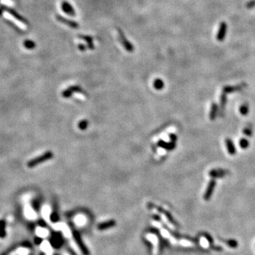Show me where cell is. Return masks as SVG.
<instances>
[{
	"label": "cell",
	"mask_w": 255,
	"mask_h": 255,
	"mask_svg": "<svg viewBox=\"0 0 255 255\" xmlns=\"http://www.w3.org/2000/svg\"><path fill=\"white\" fill-rule=\"evenodd\" d=\"M56 19L58 21H60L62 24L66 25V26H69V27L74 28V29H77V28H79V25L77 22L75 21L71 20V19H68L67 18H65L64 17H62L60 15H57L56 16Z\"/></svg>",
	"instance_id": "5b68a950"
},
{
	"label": "cell",
	"mask_w": 255,
	"mask_h": 255,
	"mask_svg": "<svg viewBox=\"0 0 255 255\" xmlns=\"http://www.w3.org/2000/svg\"><path fill=\"white\" fill-rule=\"evenodd\" d=\"M78 48H79L81 51L84 52V51H86V49L87 48V46L84 45V44H82V43H80V44H79V45H78Z\"/></svg>",
	"instance_id": "e0dca14e"
},
{
	"label": "cell",
	"mask_w": 255,
	"mask_h": 255,
	"mask_svg": "<svg viewBox=\"0 0 255 255\" xmlns=\"http://www.w3.org/2000/svg\"><path fill=\"white\" fill-rule=\"evenodd\" d=\"M116 225V221L114 220H108L107 221V222H101L98 225V229L99 230H104L108 229V228H111L112 227H113V226Z\"/></svg>",
	"instance_id": "30bf717a"
},
{
	"label": "cell",
	"mask_w": 255,
	"mask_h": 255,
	"mask_svg": "<svg viewBox=\"0 0 255 255\" xmlns=\"http://www.w3.org/2000/svg\"><path fill=\"white\" fill-rule=\"evenodd\" d=\"M76 92H78V93H85L80 87L72 86V87H69V88H67V90L64 91V92L62 93V95L65 98H69L72 96V94L73 93H76Z\"/></svg>",
	"instance_id": "ba28073f"
},
{
	"label": "cell",
	"mask_w": 255,
	"mask_h": 255,
	"mask_svg": "<svg viewBox=\"0 0 255 255\" xmlns=\"http://www.w3.org/2000/svg\"><path fill=\"white\" fill-rule=\"evenodd\" d=\"M154 87L157 90H161L164 87L163 82L160 79H156L154 82Z\"/></svg>",
	"instance_id": "4fadbf2b"
},
{
	"label": "cell",
	"mask_w": 255,
	"mask_h": 255,
	"mask_svg": "<svg viewBox=\"0 0 255 255\" xmlns=\"http://www.w3.org/2000/svg\"><path fill=\"white\" fill-rule=\"evenodd\" d=\"M0 8H1L4 11H6L7 12H8V13H9L11 15H12L13 17L15 18V19H17V20H19V21H21V23H23V24L28 25L29 23L28 22L27 19H26L24 17H22V16L20 15L19 13H18L17 12H16L15 10L13 9L9 8V7L4 6V5H1V7H0Z\"/></svg>",
	"instance_id": "3957f363"
},
{
	"label": "cell",
	"mask_w": 255,
	"mask_h": 255,
	"mask_svg": "<svg viewBox=\"0 0 255 255\" xmlns=\"http://www.w3.org/2000/svg\"><path fill=\"white\" fill-rule=\"evenodd\" d=\"M247 9H252L255 7V0H249L246 4Z\"/></svg>",
	"instance_id": "2e32d148"
},
{
	"label": "cell",
	"mask_w": 255,
	"mask_h": 255,
	"mask_svg": "<svg viewBox=\"0 0 255 255\" xmlns=\"http://www.w3.org/2000/svg\"><path fill=\"white\" fill-rule=\"evenodd\" d=\"M73 236H74V240H75L76 243L77 244L78 247H79L80 250H81V252H82V254L84 255H90L89 250L87 249L86 246L85 245V244H84V242L82 241V240L80 235H79V233L76 231L73 232Z\"/></svg>",
	"instance_id": "277c9868"
},
{
	"label": "cell",
	"mask_w": 255,
	"mask_h": 255,
	"mask_svg": "<svg viewBox=\"0 0 255 255\" xmlns=\"http://www.w3.org/2000/svg\"><path fill=\"white\" fill-rule=\"evenodd\" d=\"M6 235V222L3 220H0V238L4 239Z\"/></svg>",
	"instance_id": "8fae6325"
},
{
	"label": "cell",
	"mask_w": 255,
	"mask_h": 255,
	"mask_svg": "<svg viewBox=\"0 0 255 255\" xmlns=\"http://www.w3.org/2000/svg\"><path fill=\"white\" fill-rule=\"evenodd\" d=\"M79 38H81L82 40H85L87 42V48L90 50L94 49V45L93 43V38L90 35H79Z\"/></svg>",
	"instance_id": "9c48e42d"
},
{
	"label": "cell",
	"mask_w": 255,
	"mask_h": 255,
	"mask_svg": "<svg viewBox=\"0 0 255 255\" xmlns=\"http://www.w3.org/2000/svg\"><path fill=\"white\" fill-rule=\"evenodd\" d=\"M3 12H4V10L2 9H1V8H0V16H1V15H2V14H3Z\"/></svg>",
	"instance_id": "d6986e66"
},
{
	"label": "cell",
	"mask_w": 255,
	"mask_h": 255,
	"mask_svg": "<svg viewBox=\"0 0 255 255\" xmlns=\"http://www.w3.org/2000/svg\"><path fill=\"white\" fill-rule=\"evenodd\" d=\"M53 157V153L52 151H47L45 153H43L40 156L37 157L32 159L27 162V167L29 168H33V167H36L39 164H41L43 162L48 161V160H51Z\"/></svg>",
	"instance_id": "6da1fadb"
},
{
	"label": "cell",
	"mask_w": 255,
	"mask_h": 255,
	"mask_svg": "<svg viewBox=\"0 0 255 255\" xmlns=\"http://www.w3.org/2000/svg\"><path fill=\"white\" fill-rule=\"evenodd\" d=\"M228 31V25L225 22L222 21L219 25L218 31L216 35V38L218 41H222L226 35V33Z\"/></svg>",
	"instance_id": "8992f818"
},
{
	"label": "cell",
	"mask_w": 255,
	"mask_h": 255,
	"mask_svg": "<svg viewBox=\"0 0 255 255\" xmlns=\"http://www.w3.org/2000/svg\"><path fill=\"white\" fill-rule=\"evenodd\" d=\"M24 46L26 49L32 50L35 48V43L31 40H26L24 42Z\"/></svg>",
	"instance_id": "7c38bea8"
},
{
	"label": "cell",
	"mask_w": 255,
	"mask_h": 255,
	"mask_svg": "<svg viewBox=\"0 0 255 255\" xmlns=\"http://www.w3.org/2000/svg\"><path fill=\"white\" fill-rule=\"evenodd\" d=\"M117 31L118 35L119 41H120L121 45L123 46V47L128 52H129V53H133V51H134V46H133V44L128 40L127 38L126 37V35H124V32L121 31L120 28H118Z\"/></svg>",
	"instance_id": "7a4b0ae2"
},
{
	"label": "cell",
	"mask_w": 255,
	"mask_h": 255,
	"mask_svg": "<svg viewBox=\"0 0 255 255\" xmlns=\"http://www.w3.org/2000/svg\"><path fill=\"white\" fill-rule=\"evenodd\" d=\"M61 9L65 14H68L69 16L74 17L76 15V12L74 8L72 6L70 3L67 1H63L61 3Z\"/></svg>",
	"instance_id": "52a82bcc"
},
{
	"label": "cell",
	"mask_w": 255,
	"mask_h": 255,
	"mask_svg": "<svg viewBox=\"0 0 255 255\" xmlns=\"http://www.w3.org/2000/svg\"><path fill=\"white\" fill-rule=\"evenodd\" d=\"M17 245H14V246H12V247H10L9 248H8L7 249V250H5L4 252H3L0 255H9L10 254V253H12V252H13L14 249H17Z\"/></svg>",
	"instance_id": "5bb4252c"
},
{
	"label": "cell",
	"mask_w": 255,
	"mask_h": 255,
	"mask_svg": "<svg viewBox=\"0 0 255 255\" xmlns=\"http://www.w3.org/2000/svg\"><path fill=\"white\" fill-rule=\"evenodd\" d=\"M87 126H88V121H86V120L82 121L81 122H80L79 124V128L82 130L86 129V128H87Z\"/></svg>",
	"instance_id": "9a60e30c"
},
{
	"label": "cell",
	"mask_w": 255,
	"mask_h": 255,
	"mask_svg": "<svg viewBox=\"0 0 255 255\" xmlns=\"http://www.w3.org/2000/svg\"><path fill=\"white\" fill-rule=\"evenodd\" d=\"M34 242H35V243L36 244V245H40V242H41V239H40V238H36L35 239Z\"/></svg>",
	"instance_id": "ac0fdd59"
}]
</instances>
